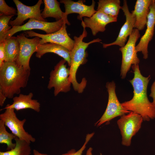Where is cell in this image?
<instances>
[{
    "label": "cell",
    "instance_id": "cell-3",
    "mask_svg": "<svg viewBox=\"0 0 155 155\" xmlns=\"http://www.w3.org/2000/svg\"><path fill=\"white\" fill-rule=\"evenodd\" d=\"M82 26L83 28V32L79 37H74V45L70 51L71 63L69 80L74 90L79 93L83 92L87 83V81L85 78H83L80 83L78 82L76 79V74L79 67L87 61L86 49L90 44L95 42H100L102 41L98 38L88 42L83 41L84 38L87 36V33L86 27L83 25Z\"/></svg>",
    "mask_w": 155,
    "mask_h": 155
},
{
    "label": "cell",
    "instance_id": "cell-7",
    "mask_svg": "<svg viewBox=\"0 0 155 155\" xmlns=\"http://www.w3.org/2000/svg\"><path fill=\"white\" fill-rule=\"evenodd\" d=\"M106 87L108 94V104L103 115L95 124L98 127L116 117L121 116L131 112L125 109L118 100L116 94V86L114 82H107Z\"/></svg>",
    "mask_w": 155,
    "mask_h": 155
},
{
    "label": "cell",
    "instance_id": "cell-13",
    "mask_svg": "<svg viewBox=\"0 0 155 155\" xmlns=\"http://www.w3.org/2000/svg\"><path fill=\"white\" fill-rule=\"evenodd\" d=\"M121 9L125 16V22L121 28L116 40L111 43L103 44V47L104 48L114 45H118L120 47L123 46L126 44L128 37L133 32L135 22V17L132 12L129 11L126 0L123 1Z\"/></svg>",
    "mask_w": 155,
    "mask_h": 155
},
{
    "label": "cell",
    "instance_id": "cell-6",
    "mask_svg": "<svg viewBox=\"0 0 155 155\" xmlns=\"http://www.w3.org/2000/svg\"><path fill=\"white\" fill-rule=\"evenodd\" d=\"M140 36V31L134 28L126 43L119 49L122 54L120 74L122 79L125 78L131 66L138 64L140 63V60L135 49V44Z\"/></svg>",
    "mask_w": 155,
    "mask_h": 155
},
{
    "label": "cell",
    "instance_id": "cell-17",
    "mask_svg": "<svg viewBox=\"0 0 155 155\" xmlns=\"http://www.w3.org/2000/svg\"><path fill=\"white\" fill-rule=\"evenodd\" d=\"M152 0H137L132 12L135 17L134 28L139 30L144 29L147 22L150 6Z\"/></svg>",
    "mask_w": 155,
    "mask_h": 155
},
{
    "label": "cell",
    "instance_id": "cell-28",
    "mask_svg": "<svg viewBox=\"0 0 155 155\" xmlns=\"http://www.w3.org/2000/svg\"><path fill=\"white\" fill-rule=\"evenodd\" d=\"M5 44L4 41L0 43V66H1L5 61Z\"/></svg>",
    "mask_w": 155,
    "mask_h": 155
},
{
    "label": "cell",
    "instance_id": "cell-25",
    "mask_svg": "<svg viewBox=\"0 0 155 155\" xmlns=\"http://www.w3.org/2000/svg\"><path fill=\"white\" fill-rule=\"evenodd\" d=\"M14 16H6L0 14V43L5 41V37L8 32L11 28L8 25L11 18Z\"/></svg>",
    "mask_w": 155,
    "mask_h": 155
},
{
    "label": "cell",
    "instance_id": "cell-14",
    "mask_svg": "<svg viewBox=\"0 0 155 155\" xmlns=\"http://www.w3.org/2000/svg\"><path fill=\"white\" fill-rule=\"evenodd\" d=\"M150 12L148 17L147 28L138 44L136 46V51L141 52L143 58L146 59L148 57V46L152 40L154 34L155 25V5L152 0L150 6Z\"/></svg>",
    "mask_w": 155,
    "mask_h": 155
},
{
    "label": "cell",
    "instance_id": "cell-26",
    "mask_svg": "<svg viewBox=\"0 0 155 155\" xmlns=\"http://www.w3.org/2000/svg\"><path fill=\"white\" fill-rule=\"evenodd\" d=\"M0 14L6 16L17 15V11L14 8L9 7L4 0H0Z\"/></svg>",
    "mask_w": 155,
    "mask_h": 155
},
{
    "label": "cell",
    "instance_id": "cell-27",
    "mask_svg": "<svg viewBox=\"0 0 155 155\" xmlns=\"http://www.w3.org/2000/svg\"><path fill=\"white\" fill-rule=\"evenodd\" d=\"M94 133H92L87 135L84 143L81 148L78 151H76L74 149H71L67 153L63 154L61 155H82L83 151L85 150L87 144L94 135Z\"/></svg>",
    "mask_w": 155,
    "mask_h": 155
},
{
    "label": "cell",
    "instance_id": "cell-32",
    "mask_svg": "<svg viewBox=\"0 0 155 155\" xmlns=\"http://www.w3.org/2000/svg\"><path fill=\"white\" fill-rule=\"evenodd\" d=\"M154 2L155 5V0H154Z\"/></svg>",
    "mask_w": 155,
    "mask_h": 155
},
{
    "label": "cell",
    "instance_id": "cell-15",
    "mask_svg": "<svg viewBox=\"0 0 155 155\" xmlns=\"http://www.w3.org/2000/svg\"><path fill=\"white\" fill-rule=\"evenodd\" d=\"M117 21V18H113L102 12L97 11L91 17H84L83 20H82L81 25L86 28H90L93 35L95 36L99 32H104L106 26L108 24Z\"/></svg>",
    "mask_w": 155,
    "mask_h": 155
},
{
    "label": "cell",
    "instance_id": "cell-30",
    "mask_svg": "<svg viewBox=\"0 0 155 155\" xmlns=\"http://www.w3.org/2000/svg\"><path fill=\"white\" fill-rule=\"evenodd\" d=\"M7 98L5 95L0 90V106H3Z\"/></svg>",
    "mask_w": 155,
    "mask_h": 155
},
{
    "label": "cell",
    "instance_id": "cell-12",
    "mask_svg": "<svg viewBox=\"0 0 155 155\" xmlns=\"http://www.w3.org/2000/svg\"><path fill=\"white\" fill-rule=\"evenodd\" d=\"M13 1L17 7V16L15 19L9 22V24L12 27L23 25L24 21L29 18L46 21L41 15L40 7L43 3L42 0H38L35 5L30 6L24 5L18 0Z\"/></svg>",
    "mask_w": 155,
    "mask_h": 155
},
{
    "label": "cell",
    "instance_id": "cell-16",
    "mask_svg": "<svg viewBox=\"0 0 155 155\" xmlns=\"http://www.w3.org/2000/svg\"><path fill=\"white\" fill-rule=\"evenodd\" d=\"M85 1L79 0L74 1L71 0H61L60 2L63 4L65 8V14L68 16L72 13H77L79 14L78 18L82 20L83 17L90 18L97 11L94 9L95 2L92 0V4L90 5H85Z\"/></svg>",
    "mask_w": 155,
    "mask_h": 155
},
{
    "label": "cell",
    "instance_id": "cell-4",
    "mask_svg": "<svg viewBox=\"0 0 155 155\" xmlns=\"http://www.w3.org/2000/svg\"><path fill=\"white\" fill-rule=\"evenodd\" d=\"M66 63L65 60L61 59L50 73L47 88L49 89L54 88L55 96L60 92L66 93L71 90V84L69 80V68L67 67Z\"/></svg>",
    "mask_w": 155,
    "mask_h": 155
},
{
    "label": "cell",
    "instance_id": "cell-31",
    "mask_svg": "<svg viewBox=\"0 0 155 155\" xmlns=\"http://www.w3.org/2000/svg\"><path fill=\"white\" fill-rule=\"evenodd\" d=\"M33 155H49L46 154L40 153L38 151L35 149L33 150Z\"/></svg>",
    "mask_w": 155,
    "mask_h": 155
},
{
    "label": "cell",
    "instance_id": "cell-19",
    "mask_svg": "<svg viewBox=\"0 0 155 155\" xmlns=\"http://www.w3.org/2000/svg\"><path fill=\"white\" fill-rule=\"evenodd\" d=\"M36 56L40 58L44 54L48 53H53L62 57L65 60L69 67L71 61L70 51L65 47L56 44L47 43L38 46Z\"/></svg>",
    "mask_w": 155,
    "mask_h": 155
},
{
    "label": "cell",
    "instance_id": "cell-2",
    "mask_svg": "<svg viewBox=\"0 0 155 155\" xmlns=\"http://www.w3.org/2000/svg\"><path fill=\"white\" fill-rule=\"evenodd\" d=\"M31 69L18 65L15 62L4 61L0 66V90L8 98L20 94L27 85Z\"/></svg>",
    "mask_w": 155,
    "mask_h": 155
},
{
    "label": "cell",
    "instance_id": "cell-5",
    "mask_svg": "<svg viewBox=\"0 0 155 155\" xmlns=\"http://www.w3.org/2000/svg\"><path fill=\"white\" fill-rule=\"evenodd\" d=\"M143 119L141 115L130 112L121 116L117 123L122 136V144L129 146L132 137L140 129Z\"/></svg>",
    "mask_w": 155,
    "mask_h": 155
},
{
    "label": "cell",
    "instance_id": "cell-22",
    "mask_svg": "<svg viewBox=\"0 0 155 155\" xmlns=\"http://www.w3.org/2000/svg\"><path fill=\"white\" fill-rule=\"evenodd\" d=\"M5 62H16L18 57L20 46L16 37L12 36L5 40Z\"/></svg>",
    "mask_w": 155,
    "mask_h": 155
},
{
    "label": "cell",
    "instance_id": "cell-11",
    "mask_svg": "<svg viewBox=\"0 0 155 155\" xmlns=\"http://www.w3.org/2000/svg\"><path fill=\"white\" fill-rule=\"evenodd\" d=\"M19 42L20 50L19 56L16 62L20 66L28 69H31L30 60L32 54L36 52L40 44V38L35 37L28 38L25 34L22 33L16 36Z\"/></svg>",
    "mask_w": 155,
    "mask_h": 155
},
{
    "label": "cell",
    "instance_id": "cell-8",
    "mask_svg": "<svg viewBox=\"0 0 155 155\" xmlns=\"http://www.w3.org/2000/svg\"><path fill=\"white\" fill-rule=\"evenodd\" d=\"M4 112L0 115V119L3 121L6 126L8 127L13 134L20 139L26 141L29 143L34 142L35 139L26 131L24 127L26 120H21L17 117L15 110L5 107Z\"/></svg>",
    "mask_w": 155,
    "mask_h": 155
},
{
    "label": "cell",
    "instance_id": "cell-24",
    "mask_svg": "<svg viewBox=\"0 0 155 155\" xmlns=\"http://www.w3.org/2000/svg\"><path fill=\"white\" fill-rule=\"evenodd\" d=\"M4 122L0 119V143L7 145V150H12L16 146V144L12 142L13 140L17 137L12 133H9L6 130Z\"/></svg>",
    "mask_w": 155,
    "mask_h": 155
},
{
    "label": "cell",
    "instance_id": "cell-1",
    "mask_svg": "<svg viewBox=\"0 0 155 155\" xmlns=\"http://www.w3.org/2000/svg\"><path fill=\"white\" fill-rule=\"evenodd\" d=\"M131 67L134 76L129 81L133 88V96L131 100L121 104L125 110L140 115L144 121H149L155 118V106L149 101L147 95L150 76H144L141 73L138 64L132 65Z\"/></svg>",
    "mask_w": 155,
    "mask_h": 155
},
{
    "label": "cell",
    "instance_id": "cell-18",
    "mask_svg": "<svg viewBox=\"0 0 155 155\" xmlns=\"http://www.w3.org/2000/svg\"><path fill=\"white\" fill-rule=\"evenodd\" d=\"M33 94L30 92L27 95L20 94L18 96L13 98L12 104H8L6 106L18 111L26 109H31L39 112L40 111V104L37 100L32 99Z\"/></svg>",
    "mask_w": 155,
    "mask_h": 155
},
{
    "label": "cell",
    "instance_id": "cell-23",
    "mask_svg": "<svg viewBox=\"0 0 155 155\" xmlns=\"http://www.w3.org/2000/svg\"><path fill=\"white\" fill-rule=\"evenodd\" d=\"M16 146L13 149L0 152V155H30L31 149L30 143L16 137L14 139Z\"/></svg>",
    "mask_w": 155,
    "mask_h": 155
},
{
    "label": "cell",
    "instance_id": "cell-20",
    "mask_svg": "<svg viewBox=\"0 0 155 155\" xmlns=\"http://www.w3.org/2000/svg\"><path fill=\"white\" fill-rule=\"evenodd\" d=\"M44 7L41 13L42 18H55L56 21L63 20L66 24L70 25V23L67 19V15L63 12L60 7V3L56 0H44Z\"/></svg>",
    "mask_w": 155,
    "mask_h": 155
},
{
    "label": "cell",
    "instance_id": "cell-9",
    "mask_svg": "<svg viewBox=\"0 0 155 155\" xmlns=\"http://www.w3.org/2000/svg\"><path fill=\"white\" fill-rule=\"evenodd\" d=\"M64 22L62 19L56 22H49L33 18L30 19L27 23L22 26L12 27L6 34L5 39L6 40L10 38L19 32L32 29L41 30L45 32L46 34H51L59 30Z\"/></svg>",
    "mask_w": 155,
    "mask_h": 155
},
{
    "label": "cell",
    "instance_id": "cell-29",
    "mask_svg": "<svg viewBox=\"0 0 155 155\" xmlns=\"http://www.w3.org/2000/svg\"><path fill=\"white\" fill-rule=\"evenodd\" d=\"M151 91V92L150 96L152 98L153 100L152 103L155 106V80L152 85Z\"/></svg>",
    "mask_w": 155,
    "mask_h": 155
},
{
    "label": "cell",
    "instance_id": "cell-21",
    "mask_svg": "<svg viewBox=\"0 0 155 155\" xmlns=\"http://www.w3.org/2000/svg\"><path fill=\"white\" fill-rule=\"evenodd\" d=\"M97 11L102 12L113 18H117L121 9L120 0H99Z\"/></svg>",
    "mask_w": 155,
    "mask_h": 155
},
{
    "label": "cell",
    "instance_id": "cell-10",
    "mask_svg": "<svg viewBox=\"0 0 155 155\" xmlns=\"http://www.w3.org/2000/svg\"><path fill=\"white\" fill-rule=\"evenodd\" d=\"M66 24L64 22L60 29L54 33L49 34H42L31 30L24 31L28 37H38L40 39V44L51 43L61 45L70 51L73 48L75 41L69 36L66 30Z\"/></svg>",
    "mask_w": 155,
    "mask_h": 155
}]
</instances>
